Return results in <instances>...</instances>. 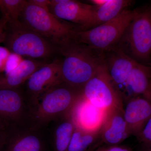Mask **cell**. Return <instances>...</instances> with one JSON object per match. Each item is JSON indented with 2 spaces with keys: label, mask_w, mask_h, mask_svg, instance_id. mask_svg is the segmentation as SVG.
<instances>
[{
  "label": "cell",
  "mask_w": 151,
  "mask_h": 151,
  "mask_svg": "<svg viewBox=\"0 0 151 151\" xmlns=\"http://www.w3.org/2000/svg\"><path fill=\"white\" fill-rule=\"evenodd\" d=\"M107 112L94 107L83 96L70 114L75 127L89 131H98L103 125Z\"/></svg>",
  "instance_id": "obj_15"
},
{
  "label": "cell",
  "mask_w": 151,
  "mask_h": 151,
  "mask_svg": "<svg viewBox=\"0 0 151 151\" xmlns=\"http://www.w3.org/2000/svg\"><path fill=\"white\" fill-rule=\"evenodd\" d=\"M3 43L11 52L30 59H47L58 53L56 46L20 21L6 23Z\"/></svg>",
  "instance_id": "obj_4"
},
{
  "label": "cell",
  "mask_w": 151,
  "mask_h": 151,
  "mask_svg": "<svg viewBox=\"0 0 151 151\" xmlns=\"http://www.w3.org/2000/svg\"><path fill=\"white\" fill-rule=\"evenodd\" d=\"M70 113L53 122L52 134L54 151H68L75 127Z\"/></svg>",
  "instance_id": "obj_18"
},
{
  "label": "cell",
  "mask_w": 151,
  "mask_h": 151,
  "mask_svg": "<svg viewBox=\"0 0 151 151\" xmlns=\"http://www.w3.org/2000/svg\"><path fill=\"white\" fill-rule=\"evenodd\" d=\"M124 115L130 135L137 137L151 117V102L136 97L124 102Z\"/></svg>",
  "instance_id": "obj_14"
},
{
  "label": "cell",
  "mask_w": 151,
  "mask_h": 151,
  "mask_svg": "<svg viewBox=\"0 0 151 151\" xmlns=\"http://www.w3.org/2000/svg\"><path fill=\"white\" fill-rule=\"evenodd\" d=\"M27 2L26 0H0V12L1 17L7 23L19 21L21 14Z\"/></svg>",
  "instance_id": "obj_21"
},
{
  "label": "cell",
  "mask_w": 151,
  "mask_h": 151,
  "mask_svg": "<svg viewBox=\"0 0 151 151\" xmlns=\"http://www.w3.org/2000/svg\"><path fill=\"white\" fill-rule=\"evenodd\" d=\"M100 139V130L89 131L75 127L68 151H87Z\"/></svg>",
  "instance_id": "obj_20"
},
{
  "label": "cell",
  "mask_w": 151,
  "mask_h": 151,
  "mask_svg": "<svg viewBox=\"0 0 151 151\" xmlns=\"http://www.w3.org/2000/svg\"><path fill=\"white\" fill-rule=\"evenodd\" d=\"M132 3V1L129 0H108L103 6L97 8L86 30L91 29L115 18L127 9Z\"/></svg>",
  "instance_id": "obj_19"
},
{
  "label": "cell",
  "mask_w": 151,
  "mask_h": 151,
  "mask_svg": "<svg viewBox=\"0 0 151 151\" xmlns=\"http://www.w3.org/2000/svg\"><path fill=\"white\" fill-rule=\"evenodd\" d=\"M135 13V10L127 9L103 24L86 30H76L72 39L99 51L111 50L117 45Z\"/></svg>",
  "instance_id": "obj_6"
},
{
  "label": "cell",
  "mask_w": 151,
  "mask_h": 151,
  "mask_svg": "<svg viewBox=\"0 0 151 151\" xmlns=\"http://www.w3.org/2000/svg\"><path fill=\"white\" fill-rule=\"evenodd\" d=\"M19 21L57 47L72 38L73 33L76 30L75 25L58 19L50 11L33 5L27 1L21 14Z\"/></svg>",
  "instance_id": "obj_5"
},
{
  "label": "cell",
  "mask_w": 151,
  "mask_h": 151,
  "mask_svg": "<svg viewBox=\"0 0 151 151\" xmlns=\"http://www.w3.org/2000/svg\"><path fill=\"white\" fill-rule=\"evenodd\" d=\"M138 96L151 102V67L137 62L126 83L124 103Z\"/></svg>",
  "instance_id": "obj_16"
},
{
  "label": "cell",
  "mask_w": 151,
  "mask_h": 151,
  "mask_svg": "<svg viewBox=\"0 0 151 151\" xmlns=\"http://www.w3.org/2000/svg\"><path fill=\"white\" fill-rule=\"evenodd\" d=\"M57 48L58 53L63 56L60 63L61 80L76 89L82 90L99 68L105 63L103 52L72 38Z\"/></svg>",
  "instance_id": "obj_1"
},
{
  "label": "cell",
  "mask_w": 151,
  "mask_h": 151,
  "mask_svg": "<svg viewBox=\"0 0 151 151\" xmlns=\"http://www.w3.org/2000/svg\"><path fill=\"white\" fill-rule=\"evenodd\" d=\"M46 63L41 60L24 59L16 69L7 74H0V89L22 87L36 70Z\"/></svg>",
  "instance_id": "obj_17"
},
{
  "label": "cell",
  "mask_w": 151,
  "mask_h": 151,
  "mask_svg": "<svg viewBox=\"0 0 151 151\" xmlns=\"http://www.w3.org/2000/svg\"><path fill=\"white\" fill-rule=\"evenodd\" d=\"M0 125L9 129L33 125L22 87L0 89Z\"/></svg>",
  "instance_id": "obj_8"
},
{
  "label": "cell",
  "mask_w": 151,
  "mask_h": 151,
  "mask_svg": "<svg viewBox=\"0 0 151 151\" xmlns=\"http://www.w3.org/2000/svg\"><path fill=\"white\" fill-rule=\"evenodd\" d=\"M9 130L6 127L0 125V151L5 143Z\"/></svg>",
  "instance_id": "obj_27"
},
{
  "label": "cell",
  "mask_w": 151,
  "mask_h": 151,
  "mask_svg": "<svg viewBox=\"0 0 151 151\" xmlns=\"http://www.w3.org/2000/svg\"><path fill=\"white\" fill-rule=\"evenodd\" d=\"M82 93L94 107L104 111L124 106L122 95L113 84L105 63L85 84Z\"/></svg>",
  "instance_id": "obj_7"
},
{
  "label": "cell",
  "mask_w": 151,
  "mask_h": 151,
  "mask_svg": "<svg viewBox=\"0 0 151 151\" xmlns=\"http://www.w3.org/2000/svg\"><path fill=\"white\" fill-rule=\"evenodd\" d=\"M108 1V0H91L89 1L92 5L99 7L104 5Z\"/></svg>",
  "instance_id": "obj_29"
},
{
  "label": "cell",
  "mask_w": 151,
  "mask_h": 151,
  "mask_svg": "<svg viewBox=\"0 0 151 151\" xmlns=\"http://www.w3.org/2000/svg\"><path fill=\"white\" fill-rule=\"evenodd\" d=\"M7 22L3 18H0V44L4 42L5 37V29Z\"/></svg>",
  "instance_id": "obj_28"
},
{
  "label": "cell",
  "mask_w": 151,
  "mask_h": 151,
  "mask_svg": "<svg viewBox=\"0 0 151 151\" xmlns=\"http://www.w3.org/2000/svg\"><path fill=\"white\" fill-rule=\"evenodd\" d=\"M138 63L151 64V7L135 10L134 17L114 48Z\"/></svg>",
  "instance_id": "obj_2"
},
{
  "label": "cell",
  "mask_w": 151,
  "mask_h": 151,
  "mask_svg": "<svg viewBox=\"0 0 151 151\" xmlns=\"http://www.w3.org/2000/svg\"><path fill=\"white\" fill-rule=\"evenodd\" d=\"M42 129L30 125L9 129L1 151H46Z\"/></svg>",
  "instance_id": "obj_11"
},
{
  "label": "cell",
  "mask_w": 151,
  "mask_h": 151,
  "mask_svg": "<svg viewBox=\"0 0 151 151\" xmlns=\"http://www.w3.org/2000/svg\"><path fill=\"white\" fill-rule=\"evenodd\" d=\"M11 53L5 47L0 46V74L4 73L6 63Z\"/></svg>",
  "instance_id": "obj_25"
},
{
  "label": "cell",
  "mask_w": 151,
  "mask_h": 151,
  "mask_svg": "<svg viewBox=\"0 0 151 151\" xmlns=\"http://www.w3.org/2000/svg\"><path fill=\"white\" fill-rule=\"evenodd\" d=\"M150 67H151V66H150Z\"/></svg>",
  "instance_id": "obj_31"
},
{
  "label": "cell",
  "mask_w": 151,
  "mask_h": 151,
  "mask_svg": "<svg viewBox=\"0 0 151 151\" xmlns=\"http://www.w3.org/2000/svg\"><path fill=\"white\" fill-rule=\"evenodd\" d=\"M136 137L140 142L142 143L145 147L151 145V117Z\"/></svg>",
  "instance_id": "obj_22"
},
{
  "label": "cell",
  "mask_w": 151,
  "mask_h": 151,
  "mask_svg": "<svg viewBox=\"0 0 151 151\" xmlns=\"http://www.w3.org/2000/svg\"><path fill=\"white\" fill-rule=\"evenodd\" d=\"M144 151H151V145L147 147H146V149Z\"/></svg>",
  "instance_id": "obj_30"
},
{
  "label": "cell",
  "mask_w": 151,
  "mask_h": 151,
  "mask_svg": "<svg viewBox=\"0 0 151 151\" xmlns=\"http://www.w3.org/2000/svg\"><path fill=\"white\" fill-rule=\"evenodd\" d=\"M97 7L74 0H50L49 10L58 19L76 25L77 31L86 29Z\"/></svg>",
  "instance_id": "obj_10"
},
{
  "label": "cell",
  "mask_w": 151,
  "mask_h": 151,
  "mask_svg": "<svg viewBox=\"0 0 151 151\" xmlns=\"http://www.w3.org/2000/svg\"><path fill=\"white\" fill-rule=\"evenodd\" d=\"M61 60L55 59L36 70L22 86L25 98L32 113L42 95L50 87L62 82Z\"/></svg>",
  "instance_id": "obj_9"
},
{
  "label": "cell",
  "mask_w": 151,
  "mask_h": 151,
  "mask_svg": "<svg viewBox=\"0 0 151 151\" xmlns=\"http://www.w3.org/2000/svg\"><path fill=\"white\" fill-rule=\"evenodd\" d=\"M130 136L124 117V106L113 108L107 111L100 129V141L92 147L121 145Z\"/></svg>",
  "instance_id": "obj_12"
},
{
  "label": "cell",
  "mask_w": 151,
  "mask_h": 151,
  "mask_svg": "<svg viewBox=\"0 0 151 151\" xmlns=\"http://www.w3.org/2000/svg\"><path fill=\"white\" fill-rule=\"evenodd\" d=\"M27 1L33 5L44 9L46 10L50 11V0H29Z\"/></svg>",
  "instance_id": "obj_26"
},
{
  "label": "cell",
  "mask_w": 151,
  "mask_h": 151,
  "mask_svg": "<svg viewBox=\"0 0 151 151\" xmlns=\"http://www.w3.org/2000/svg\"><path fill=\"white\" fill-rule=\"evenodd\" d=\"M104 55L108 73L123 100L127 80L137 62L115 48L104 52Z\"/></svg>",
  "instance_id": "obj_13"
},
{
  "label": "cell",
  "mask_w": 151,
  "mask_h": 151,
  "mask_svg": "<svg viewBox=\"0 0 151 151\" xmlns=\"http://www.w3.org/2000/svg\"><path fill=\"white\" fill-rule=\"evenodd\" d=\"M83 96L82 89L63 82L50 87L41 97L32 113V125L43 128L70 113Z\"/></svg>",
  "instance_id": "obj_3"
},
{
  "label": "cell",
  "mask_w": 151,
  "mask_h": 151,
  "mask_svg": "<svg viewBox=\"0 0 151 151\" xmlns=\"http://www.w3.org/2000/svg\"><path fill=\"white\" fill-rule=\"evenodd\" d=\"M87 151H134L129 147L123 145H101L91 148Z\"/></svg>",
  "instance_id": "obj_24"
},
{
  "label": "cell",
  "mask_w": 151,
  "mask_h": 151,
  "mask_svg": "<svg viewBox=\"0 0 151 151\" xmlns=\"http://www.w3.org/2000/svg\"><path fill=\"white\" fill-rule=\"evenodd\" d=\"M23 57L20 55L11 52L6 63L4 74H7L16 69L24 60Z\"/></svg>",
  "instance_id": "obj_23"
}]
</instances>
